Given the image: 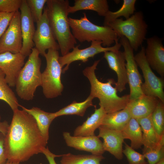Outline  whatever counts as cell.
I'll list each match as a JSON object with an SVG mask.
<instances>
[{"label":"cell","mask_w":164,"mask_h":164,"mask_svg":"<svg viewBox=\"0 0 164 164\" xmlns=\"http://www.w3.org/2000/svg\"><path fill=\"white\" fill-rule=\"evenodd\" d=\"M142 154L147 160L148 164H155L164 158V144L154 148H144Z\"/></svg>","instance_id":"31"},{"label":"cell","mask_w":164,"mask_h":164,"mask_svg":"<svg viewBox=\"0 0 164 164\" xmlns=\"http://www.w3.org/2000/svg\"><path fill=\"white\" fill-rule=\"evenodd\" d=\"M83 14L80 19L68 18L72 33L76 40L81 43L100 41L107 47L118 40L117 34L110 27L94 24L88 19L85 13Z\"/></svg>","instance_id":"5"},{"label":"cell","mask_w":164,"mask_h":164,"mask_svg":"<svg viewBox=\"0 0 164 164\" xmlns=\"http://www.w3.org/2000/svg\"><path fill=\"white\" fill-rule=\"evenodd\" d=\"M22 46L20 12H15L10 23L0 38V53L9 52L20 53Z\"/></svg>","instance_id":"11"},{"label":"cell","mask_w":164,"mask_h":164,"mask_svg":"<svg viewBox=\"0 0 164 164\" xmlns=\"http://www.w3.org/2000/svg\"><path fill=\"white\" fill-rule=\"evenodd\" d=\"M94 98L89 95L83 101L77 102L74 101L58 111L53 113V115L55 118L62 115H76L83 117L88 108L94 106L92 102Z\"/></svg>","instance_id":"26"},{"label":"cell","mask_w":164,"mask_h":164,"mask_svg":"<svg viewBox=\"0 0 164 164\" xmlns=\"http://www.w3.org/2000/svg\"><path fill=\"white\" fill-rule=\"evenodd\" d=\"M104 157L102 155H78L70 153L63 155L60 164H101Z\"/></svg>","instance_id":"27"},{"label":"cell","mask_w":164,"mask_h":164,"mask_svg":"<svg viewBox=\"0 0 164 164\" xmlns=\"http://www.w3.org/2000/svg\"><path fill=\"white\" fill-rule=\"evenodd\" d=\"M42 153L46 156L49 164H57L55 159L56 157L62 156V155H56L52 153L49 149L48 147H45L42 150Z\"/></svg>","instance_id":"37"},{"label":"cell","mask_w":164,"mask_h":164,"mask_svg":"<svg viewBox=\"0 0 164 164\" xmlns=\"http://www.w3.org/2000/svg\"><path fill=\"white\" fill-rule=\"evenodd\" d=\"M119 39L120 43L124 49L123 52L126 61L125 66L128 83L129 84L130 89V100H133L144 94L142 89L143 83L142 78L135 60L134 50L129 41L124 36Z\"/></svg>","instance_id":"10"},{"label":"cell","mask_w":164,"mask_h":164,"mask_svg":"<svg viewBox=\"0 0 164 164\" xmlns=\"http://www.w3.org/2000/svg\"><path fill=\"white\" fill-rule=\"evenodd\" d=\"M98 128L99 134L97 136L103 140V146L104 151L108 152L118 159H122L123 156V144L125 139L121 132L101 126Z\"/></svg>","instance_id":"18"},{"label":"cell","mask_w":164,"mask_h":164,"mask_svg":"<svg viewBox=\"0 0 164 164\" xmlns=\"http://www.w3.org/2000/svg\"><path fill=\"white\" fill-rule=\"evenodd\" d=\"M118 41V40H116L114 46L109 47H102V42L98 41L92 42L90 46L84 49H79V45L75 46L71 52L59 57V61L62 67L65 66L62 69V73H64L68 69L70 64L74 61L80 60L85 63L88 61L89 58L93 57L99 53L108 51L119 50L121 46Z\"/></svg>","instance_id":"9"},{"label":"cell","mask_w":164,"mask_h":164,"mask_svg":"<svg viewBox=\"0 0 164 164\" xmlns=\"http://www.w3.org/2000/svg\"><path fill=\"white\" fill-rule=\"evenodd\" d=\"M19 107L33 117L42 135L48 143L49 127L52 121L55 118L53 113L46 112L37 107H33L28 109L20 105Z\"/></svg>","instance_id":"22"},{"label":"cell","mask_w":164,"mask_h":164,"mask_svg":"<svg viewBox=\"0 0 164 164\" xmlns=\"http://www.w3.org/2000/svg\"><path fill=\"white\" fill-rule=\"evenodd\" d=\"M48 143L33 117L22 109L13 111L11 123L5 137L7 161L20 163L39 153Z\"/></svg>","instance_id":"1"},{"label":"cell","mask_w":164,"mask_h":164,"mask_svg":"<svg viewBox=\"0 0 164 164\" xmlns=\"http://www.w3.org/2000/svg\"><path fill=\"white\" fill-rule=\"evenodd\" d=\"M36 24L33 40L39 54L44 56L47 50H60L49 23L46 7L44 8L42 16Z\"/></svg>","instance_id":"12"},{"label":"cell","mask_w":164,"mask_h":164,"mask_svg":"<svg viewBox=\"0 0 164 164\" xmlns=\"http://www.w3.org/2000/svg\"><path fill=\"white\" fill-rule=\"evenodd\" d=\"M5 136L0 132V164H4L7 160L5 147Z\"/></svg>","instance_id":"36"},{"label":"cell","mask_w":164,"mask_h":164,"mask_svg":"<svg viewBox=\"0 0 164 164\" xmlns=\"http://www.w3.org/2000/svg\"><path fill=\"white\" fill-rule=\"evenodd\" d=\"M159 100L156 97L143 94L137 98L130 100L126 107L131 118L137 119L151 114Z\"/></svg>","instance_id":"19"},{"label":"cell","mask_w":164,"mask_h":164,"mask_svg":"<svg viewBox=\"0 0 164 164\" xmlns=\"http://www.w3.org/2000/svg\"><path fill=\"white\" fill-rule=\"evenodd\" d=\"M0 100L6 103L13 111L18 109L19 104L14 93L7 83L4 73L0 69Z\"/></svg>","instance_id":"28"},{"label":"cell","mask_w":164,"mask_h":164,"mask_svg":"<svg viewBox=\"0 0 164 164\" xmlns=\"http://www.w3.org/2000/svg\"><path fill=\"white\" fill-rule=\"evenodd\" d=\"M137 120L142 129L144 148H154L164 144V136L160 137L157 133L152 122V114Z\"/></svg>","instance_id":"20"},{"label":"cell","mask_w":164,"mask_h":164,"mask_svg":"<svg viewBox=\"0 0 164 164\" xmlns=\"http://www.w3.org/2000/svg\"><path fill=\"white\" fill-rule=\"evenodd\" d=\"M22 0H0V12L15 13L19 11Z\"/></svg>","instance_id":"34"},{"label":"cell","mask_w":164,"mask_h":164,"mask_svg":"<svg viewBox=\"0 0 164 164\" xmlns=\"http://www.w3.org/2000/svg\"><path fill=\"white\" fill-rule=\"evenodd\" d=\"M106 26L112 29L119 39L125 37L134 50L136 51L146 39L148 25L141 11L135 12L128 19H118L108 23Z\"/></svg>","instance_id":"6"},{"label":"cell","mask_w":164,"mask_h":164,"mask_svg":"<svg viewBox=\"0 0 164 164\" xmlns=\"http://www.w3.org/2000/svg\"><path fill=\"white\" fill-rule=\"evenodd\" d=\"M131 118L126 107L119 111L106 114L101 126L112 130L121 131Z\"/></svg>","instance_id":"24"},{"label":"cell","mask_w":164,"mask_h":164,"mask_svg":"<svg viewBox=\"0 0 164 164\" xmlns=\"http://www.w3.org/2000/svg\"><path fill=\"white\" fill-rule=\"evenodd\" d=\"M121 132L124 139L130 140L133 149H138L143 145L142 132L137 119L131 118Z\"/></svg>","instance_id":"25"},{"label":"cell","mask_w":164,"mask_h":164,"mask_svg":"<svg viewBox=\"0 0 164 164\" xmlns=\"http://www.w3.org/2000/svg\"><path fill=\"white\" fill-rule=\"evenodd\" d=\"M4 164H20V163H18L11 162L7 161V162Z\"/></svg>","instance_id":"39"},{"label":"cell","mask_w":164,"mask_h":164,"mask_svg":"<svg viewBox=\"0 0 164 164\" xmlns=\"http://www.w3.org/2000/svg\"><path fill=\"white\" fill-rule=\"evenodd\" d=\"M136 1V0H124L122 6L118 10L114 12L108 11L104 17V26H106L109 22L121 16L126 19L129 18L134 13Z\"/></svg>","instance_id":"29"},{"label":"cell","mask_w":164,"mask_h":164,"mask_svg":"<svg viewBox=\"0 0 164 164\" xmlns=\"http://www.w3.org/2000/svg\"><path fill=\"white\" fill-rule=\"evenodd\" d=\"M15 13L0 12V38L8 28Z\"/></svg>","instance_id":"35"},{"label":"cell","mask_w":164,"mask_h":164,"mask_svg":"<svg viewBox=\"0 0 164 164\" xmlns=\"http://www.w3.org/2000/svg\"><path fill=\"white\" fill-rule=\"evenodd\" d=\"M46 59V66L42 73L43 93L47 98L51 99L61 95L63 86L61 77L62 67L60 64L58 50L50 49L44 56Z\"/></svg>","instance_id":"7"},{"label":"cell","mask_w":164,"mask_h":164,"mask_svg":"<svg viewBox=\"0 0 164 164\" xmlns=\"http://www.w3.org/2000/svg\"><path fill=\"white\" fill-rule=\"evenodd\" d=\"M104 57L107 60L110 68L116 73L118 80L115 84L117 91L121 92L126 89L128 83L125 60L123 52L118 50L108 51L104 53Z\"/></svg>","instance_id":"17"},{"label":"cell","mask_w":164,"mask_h":164,"mask_svg":"<svg viewBox=\"0 0 164 164\" xmlns=\"http://www.w3.org/2000/svg\"><path fill=\"white\" fill-rule=\"evenodd\" d=\"M100 61V60L95 61L92 66L86 67L83 71L84 75L90 83L91 90L89 95L94 98L98 99L100 107L103 108L106 114L124 109L130 100L129 95L119 96L116 88L112 86L116 83L113 79H108L105 83L98 80L95 71Z\"/></svg>","instance_id":"2"},{"label":"cell","mask_w":164,"mask_h":164,"mask_svg":"<svg viewBox=\"0 0 164 164\" xmlns=\"http://www.w3.org/2000/svg\"><path fill=\"white\" fill-rule=\"evenodd\" d=\"M26 57L20 53H0V69L4 73L6 80L10 87H15L16 78L25 64Z\"/></svg>","instance_id":"13"},{"label":"cell","mask_w":164,"mask_h":164,"mask_svg":"<svg viewBox=\"0 0 164 164\" xmlns=\"http://www.w3.org/2000/svg\"><path fill=\"white\" fill-rule=\"evenodd\" d=\"M20 22L22 38V46L20 53L26 57L29 56L34 48L33 38L35 32L34 22L26 0H22L19 9Z\"/></svg>","instance_id":"14"},{"label":"cell","mask_w":164,"mask_h":164,"mask_svg":"<svg viewBox=\"0 0 164 164\" xmlns=\"http://www.w3.org/2000/svg\"><path fill=\"white\" fill-rule=\"evenodd\" d=\"M81 10L94 11L104 17L109 11L106 0H75L74 5L69 6L68 12L69 14Z\"/></svg>","instance_id":"23"},{"label":"cell","mask_w":164,"mask_h":164,"mask_svg":"<svg viewBox=\"0 0 164 164\" xmlns=\"http://www.w3.org/2000/svg\"><path fill=\"white\" fill-rule=\"evenodd\" d=\"M39 53L34 47L16 78L15 86L17 95L22 99L30 101L34 97L37 87L41 86V60Z\"/></svg>","instance_id":"4"},{"label":"cell","mask_w":164,"mask_h":164,"mask_svg":"<svg viewBox=\"0 0 164 164\" xmlns=\"http://www.w3.org/2000/svg\"><path fill=\"white\" fill-rule=\"evenodd\" d=\"M63 136L67 145L76 150L96 155H102L105 152L102 142L95 135L88 136H72L70 133L65 132H63Z\"/></svg>","instance_id":"15"},{"label":"cell","mask_w":164,"mask_h":164,"mask_svg":"<svg viewBox=\"0 0 164 164\" xmlns=\"http://www.w3.org/2000/svg\"><path fill=\"white\" fill-rule=\"evenodd\" d=\"M145 49L147 60L151 68L163 78L164 76V47L160 38L157 36L146 39Z\"/></svg>","instance_id":"16"},{"label":"cell","mask_w":164,"mask_h":164,"mask_svg":"<svg viewBox=\"0 0 164 164\" xmlns=\"http://www.w3.org/2000/svg\"><path fill=\"white\" fill-rule=\"evenodd\" d=\"M47 0H26L34 22H38L41 18L45 4Z\"/></svg>","instance_id":"32"},{"label":"cell","mask_w":164,"mask_h":164,"mask_svg":"<svg viewBox=\"0 0 164 164\" xmlns=\"http://www.w3.org/2000/svg\"><path fill=\"white\" fill-rule=\"evenodd\" d=\"M39 164H42V163H39Z\"/></svg>","instance_id":"41"},{"label":"cell","mask_w":164,"mask_h":164,"mask_svg":"<svg viewBox=\"0 0 164 164\" xmlns=\"http://www.w3.org/2000/svg\"><path fill=\"white\" fill-rule=\"evenodd\" d=\"M145 48L142 46L140 51L134 56L136 64L141 70L145 82L142 89L145 95L156 97L164 103V82L163 78L157 76L152 71L145 54Z\"/></svg>","instance_id":"8"},{"label":"cell","mask_w":164,"mask_h":164,"mask_svg":"<svg viewBox=\"0 0 164 164\" xmlns=\"http://www.w3.org/2000/svg\"><path fill=\"white\" fill-rule=\"evenodd\" d=\"M155 164H164V158L162 159Z\"/></svg>","instance_id":"40"},{"label":"cell","mask_w":164,"mask_h":164,"mask_svg":"<svg viewBox=\"0 0 164 164\" xmlns=\"http://www.w3.org/2000/svg\"><path fill=\"white\" fill-rule=\"evenodd\" d=\"M1 116L0 115V132L5 135L8 132L9 125L8 122L5 121H1Z\"/></svg>","instance_id":"38"},{"label":"cell","mask_w":164,"mask_h":164,"mask_svg":"<svg viewBox=\"0 0 164 164\" xmlns=\"http://www.w3.org/2000/svg\"><path fill=\"white\" fill-rule=\"evenodd\" d=\"M106 113L101 107L96 108L94 112L80 125L77 127L73 132V136H88L95 135V130L101 125Z\"/></svg>","instance_id":"21"},{"label":"cell","mask_w":164,"mask_h":164,"mask_svg":"<svg viewBox=\"0 0 164 164\" xmlns=\"http://www.w3.org/2000/svg\"><path fill=\"white\" fill-rule=\"evenodd\" d=\"M164 103L159 100L152 114V122L158 135L164 136Z\"/></svg>","instance_id":"30"},{"label":"cell","mask_w":164,"mask_h":164,"mask_svg":"<svg viewBox=\"0 0 164 164\" xmlns=\"http://www.w3.org/2000/svg\"><path fill=\"white\" fill-rule=\"evenodd\" d=\"M47 15L50 26L58 42L62 56L69 52L77 43L70 29L67 0H47Z\"/></svg>","instance_id":"3"},{"label":"cell","mask_w":164,"mask_h":164,"mask_svg":"<svg viewBox=\"0 0 164 164\" xmlns=\"http://www.w3.org/2000/svg\"><path fill=\"white\" fill-rule=\"evenodd\" d=\"M125 148L123 153L126 157L128 164H147L143 154L137 152L125 143Z\"/></svg>","instance_id":"33"}]
</instances>
